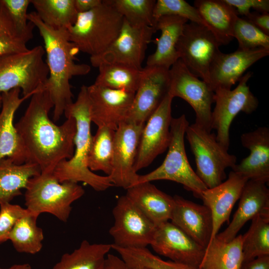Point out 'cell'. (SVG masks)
I'll return each instance as SVG.
<instances>
[{
    "label": "cell",
    "mask_w": 269,
    "mask_h": 269,
    "mask_svg": "<svg viewBox=\"0 0 269 269\" xmlns=\"http://www.w3.org/2000/svg\"><path fill=\"white\" fill-rule=\"evenodd\" d=\"M54 105L45 87L31 97L28 107L15 127L24 148L26 161L41 172H53L56 165L74 153L76 124L72 117L60 126L48 117Z\"/></svg>",
    "instance_id": "obj_1"
},
{
    "label": "cell",
    "mask_w": 269,
    "mask_h": 269,
    "mask_svg": "<svg viewBox=\"0 0 269 269\" xmlns=\"http://www.w3.org/2000/svg\"><path fill=\"white\" fill-rule=\"evenodd\" d=\"M27 18L38 28L44 41L46 63L49 71L44 87L54 105L53 120L57 121L66 107L73 102L70 84L71 79L87 74L91 67L86 64H77L75 62V56L79 50L69 39L67 29H56L47 25L35 11L28 13Z\"/></svg>",
    "instance_id": "obj_2"
},
{
    "label": "cell",
    "mask_w": 269,
    "mask_h": 269,
    "mask_svg": "<svg viewBox=\"0 0 269 269\" xmlns=\"http://www.w3.org/2000/svg\"><path fill=\"white\" fill-rule=\"evenodd\" d=\"M65 117H73L76 124L73 157L59 162L53 174L59 182H83L97 191H103L114 186L108 176L95 174L87 165V158L92 137L91 133L90 104L87 86L82 85L77 98L65 109Z\"/></svg>",
    "instance_id": "obj_3"
},
{
    "label": "cell",
    "mask_w": 269,
    "mask_h": 269,
    "mask_svg": "<svg viewBox=\"0 0 269 269\" xmlns=\"http://www.w3.org/2000/svg\"><path fill=\"white\" fill-rule=\"evenodd\" d=\"M124 17L111 0L92 10L78 13L75 23L67 29L69 39L79 51L97 56L103 53L118 36Z\"/></svg>",
    "instance_id": "obj_4"
},
{
    "label": "cell",
    "mask_w": 269,
    "mask_h": 269,
    "mask_svg": "<svg viewBox=\"0 0 269 269\" xmlns=\"http://www.w3.org/2000/svg\"><path fill=\"white\" fill-rule=\"evenodd\" d=\"M24 194L26 209L37 215L47 213L66 222L71 204L85 193L82 186L71 181L59 182L53 172H41L28 181Z\"/></svg>",
    "instance_id": "obj_5"
},
{
    "label": "cell",
    "mask_w": 269,
    "mask_h": 269,
    "mask_svg": "<svg viewBox=\"0 0 269 269\" xmlns=\"http://www.w3.org/2000/svg\"><path fill=\"white\" fill-rule=\"evenodd\" d=\"M189 125L184 114L172 118L171 139L164 160L151 172L138 175L135 184L158 180H170L182 184L186 189L192 191L195 196L201 198L202 192L207 187L191 167L186 153L184 136Z\"/></svg>",
    "instance_id": "obj_6"
},
{
    "label": "cell",
    "mask_w": 269,
    "mask_h": 269,
    "mask_svg": "<svg viewBox=\"0 0 269 269\" xmlns=\"http://www.w3.org/2000/svg\"><path fill=\"white\" fill-rule=\"evenodd\" d=\"M45 54L44 48L38 45L0 58V94L19 88L23 96H32L44 88L49 74Z\"/></svg>",
    "instance_id": "obj_7"
},
{
    "label": "cell",
    "mask_w": 269,
    "mask_h": 269,
    "mask_svg": "<svg viewBox=\"0 0 269 269\" xmlns=\"http://www.w3.org/2000/svg\"><path fill=\"white\" fill-rule=\"evenodd\" d=\"M185 134L194 155L197 176L207 188L219 185L226 177L225 170L237 164L236 156L217 140L215 134L195 123L188 126Z\"/></svg>",
    "instance_id": "obj_8"
},
{
    "label": "cell",
    "mask_w": 269,
    "mask_h": 269,
    "mask_svg": "<svg viewBox=\"0 0 269 269\" xmlns=\"http://www.w3.org/2000/svg\"><path fill=\"white\" fill-rule=\"evenodd\" d=\"M251 71L244 75L233 90L217 89L214 91L215 107L212 111L211 128L216 130L217 140L228 150L229 131L235 117L241 112L250 114L259 105L258 99L251 91L248 82L252 77Z\"/></svg>",
    "instance_id": "obj_9"
},
{
    "label": "cell",
    "mask_w": 269,
    "mask_h": 269,
    "mask_svg": "<svg viewBox=\"0 0 269 269\" xmlns=\"http://www.w3.org/2000/svg\"><path fill=\"white\" fill-rule=\"evenodd\" d=\"M220 43L206 26L185 24L176 46L179 59L195 76L208 84L212 63L220 52Z\"/></svg>",
    "instance_id": "obj_10"
},
{
    "label": "cell",
    "mask_w": 269,
    "mask_h": 269,
    "mask_svg": "<svg viewBox=\"0 0 269 269\" xmlns=\"http://www.w3.org/2000/svg\"><path fill=\"white\" fill-rule=\"evenodd\" d=\"M168 93L186 101L195 113V124L211 132V107L214 92L209 84L193 75L179 59L169 69Z\"/></svg>",
    "instance_id": "obj_11"
},
{
    "label": "cell",
    "mask_w": 269,
    "mask_h": 269,
    "mask_svg": "<svg viewBox=\"0 0 269 269\" xmlns=\"http://www.w3.org/2000/svg\"><path fill=\"white\" fill-rule=\"evenodd\" d=\"M113 215L114 223L109 230L112 245L123 248H147L151 245L156 226L126 195L118 199Z\"/></svg>",
    "instance_id": "obj_12"
},
{
    "label": "cell",
    "mask_w": 269,
    "mask_h": 269,
    "mask_svg": "<svg viewBox=\"0 0 269 269\" xmlns=\"http://www.w3.org/2000/svg\"><path fill=\"white\" fill-rule=\"evenodd\" d=\"M154 27L134 26L124 18L117 38L102 53L90 58L91 65L120 64L141 69L148 45L156 31Z\"/></svg>",
    "instance_id": "obj_13"
},
{
    "label": "cell",
    "mask_w": 269,
    "mask_h": 269,
    "mask_svg": "<svg viewBox=\"0 0 269 269\" xmlns=\"http://www.w3.org/2000/svg\"><path fill=\"white\" fill-rule=\"evenodd\" d=\"M173 99L168 93L143 127L134 165L136 173L147 167L168 147Z\"/></svg>",
    "instance_id": "obj_14"
},
{
    "label": "cell",
    "mask_w": 269,
    "mask_h": 269,
    "mask_svg": "<svg viewBox=\"0 0 269 269\" xmlns=\"http://www.w3.org/2000/svg\"><path fill=\"white\" fill-rule=\"evenodd\" d=\"M144 125L124 121L115 131L112 169L108 176L114 186L127 189L135 184L138 174L134 165Z\"/></svg>",
    "instance_id": "obj_15"
},
{
    "label": "cell",
    "mask_w": 269,
    "mask_h": 269,
    "mask_svg": "<svg viewBox=\"0 0 269 269\" xmlns=\"http://www.w3.org/2000/svg\"><path fill=\"white\" fill-rule=\"evenodd\" d=\"M169 69L146 66L125 121L145 124L168 92Z\"/></svg>",
    "instance_id": "obj_16"
},
{
    "label": "cell",
    "mask_w": 269,
    "mask_h": 269,
    "mask_svg": "<svg viewBox=\"0 0 269 269\" xmlns=\"http://www.w3.org/2000/svg\"><path fill=\"white\" fill-rule=\"evenodd\" d=\"M92 122L98 127L116 131L125 121L132 107L134 93L96 85L87 86Z\"/></svg>",
    "instance_id": "obj_17"
},
{
    "label": "cell",
    "mask_w": 269,
    "mask_h": 269,
    "mask_svg": "<svg viewBox=\"0 0 269 269\" xmlns=\"http://www.w3.org/2000/svg\"><path fill=\"white\" fill-rule=\"evenodd\" d=\"M158 254L199 269L205 248L169 221L156 227L150 245Z\"/></svg>",
    "instance_id": "obj_18"
},
{
    "label": "cell",
    "mask_w": 269,
    "mask_h": 269,
    "mask_svg": "<svg viewBox=\"0 0 269 269\" xmlns=\"http://www.w3.org/2000/svg\"><path fill=\"white\" fill-rule=\"evenodd\" d=\"M269 50L258 48L230 53L221 51L211 64L208 84L214 92L217 89H231L245 72L258 60L269 55Z\"/></svg>",
    "instance_id": "obj_19"
},
{
    "label": "cell",
    "mask_w": 269,
    "mask_h": 269,
    "mask_svg": "<svg viewBox=\"0 0 269 269\" xmlns=\"http://www.w3.org/2000/svg\"><path fill=\"white\" fill-rule=\"evenodd\" d=\"M248 180L232 170L225 181L202 192L200 199L203 205L210 209L212 218V232L209 243L217 235L222 225L229 221L233 208Z\"/></svg>",
    "instance_id": "obj_20"
},
{
    "label": "cell",
    "mask_w": 269,
    "mask_h": 269,
    "mask_svg": "<svg viewBox=\"0 0 269 269\" xmlns=\"http://www.w3.org/2000/svg\"><path fill=\"white\" fill-rule=\"evenodd\" d=\"M21 90L15 88L1 94V111L0 113V161L8 158L16 164L26 161V155L22 141L13 124L14 116L20 105L31 96L20 97Z\"/></svg>",
    "instance_id": "obj_21"
},
{
    "label": "cell",
    "mask_w": 269,
    "mask_h": 269,
    "mask_svg": "<svg viewBox=\"0 0 269 269\" xmlns=\"http://www.w3.org/2000/svg\"><path fill=\"white\" fill-rule=\"evenodd\" d=\"M241 141L250 154L236 164L232 171L247 178L267 183L269 181V129L262 126L243 134Z\"/></svg>",
    "instance_id": "obj_22"
},
{
    "label": "cell",
    "mask_w": 269,
    "mask_h": 269,
    "mask_svg": "<svg viewBox=\"0 0 269 269\" xmlns=\"http://www.w3.org/2000/svg\"><path fill=\"white\" fill-rule=\"evenodd\" d=\"M239 199L232 221L224 231L215 236L222 241L233 240L245 223L255 217L269 215V189L266 183L248 180Z\"/></svg>",
    "instance_id": "obj_23"
},
{
    "label": "cell",
    "mask_w": 269,
    "mask_h": 269,
    "mask_svg": "<svg viewBox=\"0 0 269 269\" xmlns=\"http://www.w3.org/2000/svg\"><path fill=\"white\" fill-rule=\"evenodd\" d=\"M171 222L197 244L206 248L212 232V218L210 209L175 195Z\"/></svg>",
    "instance_id": "obj_24"
},
{
    "label": "cell",
    "mask_w": 269,
    "mask_h": 269,
    "mask_svg": "<svg viewBox=\"0 0 269 269\" xmlns=\"http://www.w3.org/2000/svg\"><path fill=\"white\" fill-rule=\"evenodd\" d=\"M126 190V195L156 227L170 220L173 197L150 182L138 183Z\"/></svg>",
    "instance_id": "obj_25"
},
{
    "label": "cell",
    "mask_w": 269,
    "mask_h": 269,
    "mask_svg": "<svg viewBox=\"0 0 269 269\" xmlns=\"http://www.w3.org/2000/svg\"><path fill=\"white\" fill-rule=\"evenodd\" d=\"M188 21L173 15L163 16L157 19L155 28L161 31V35L155 41V51L148 56L146 66L169 69L179 59L176 46Z\"/></svg>",
    "instance_id": "obj_26"
},
{
    "label": "cell",
    "mask_w": 269,
    "mask_h": 269,
    "mask_svg": "<svg viewBox=\"0 0 269 269\" xmlns=\"http://www.w3.org/2000/svg\"><path fill=\"white\" fill-rule=\"evenodd\" d=\"M194 6L221 45L233 40L234 26L238 17L233 6L224 0H196Z\"/></svg>",
    "instance_id": "obj_27"
},
{
    "label": "cell",
    "mask_w": 269,
    "mask_h": 269,
    "mask_svg": "<svg viewBox=\"0 0 269 269\" xmlns=\"http://www.w3.org/2000/svg\"><path fill=\"white\" fill-rule=\"evenodd\" d=\"M242 235L228 242L215 237L205 248L199 269H242L244 264Z\"/></svg>",
    "instance_id": "obj_28"
},
{
    "label": "cell",
    "mask_w": 269,
    "mask_h": 269,
    "mask_svg": "<svg viewBox=\"0 0 269 269\" xmlns=\"http://www.w3.org/2000/svg\"><path fill=\"white\" fill-rule=\"evenodd\" d=\"M41 173L36 165L24 163L16 164L8 158L0 161V204L10 202L21 194L28 180Z\"/></svg>",
    "instance_id": "obj_29"
},
{
    "label": "cell",
    "mask_w": 269,
    "mask_h": 269,
    "mask_svg": "<svg viewBox=\"0 0 269 269\" xmlns=\"http://www.w3.org/2000/svg\"><path fill=\"white\" fill-rule=\"evenodd\" d=\"M112 249L111 244L83 241L71 253H65L52 269H100Z\"/></svg>",
    "instance_id": "obj_30"
},
{
    "label": "cell",
    "mask_w": 269,
    "mask_h": 269,
    "mask_svg": "<svg viewBox=\"0 0 269 269\" xmlns=\"http://www.w3.org/2000/svg\"><path fill=\"white\" fill-rule=\"evenodd\" d=\"M98 68L99 74L94 84L132 93H135L139 85L143 68L120 64H102Z\"/></svg>",
    "instance_id": "obj_31"
},
{
    "label": "cell",
    "mask_w": 269,
    "mask_h": 269,
    "mask_svg": "<svg viewBox=\"0 0 269 269\" xmlns=\"http://www.w3.org/2000/svg\"><path fill=\"white\" fill-rule=\"evenodd\" d=\"M31 3L43 22L56 29L67 30L78 16L75 0H31Z\"/></svg>",
    "instance_id": "obj_32"
},
{
    "label": "cell",
    "mask_w": 269,
    "mask_h": 269,
    "mask_svg": "<svg viewBox=\"0 0 269 269\" xmlns=\"http://www.w3.org/2000/svg\"><path fill=\"white\" fill-rule=\"evenodd\" d=\"M39 216L29 212L21 217L12 229L9 239L19 253L35 254L42 248V229L37 225Z\"/></svg>",
    "instance_id": "obj_33"
},
{
    "label": "cell",
    "mask_w": 269,
    "mask_h": 269,
    "mask_svg": "<svg viewBox=\"0 0 269 269\" xmlns=\"http://www.w3.org/2000/svg\"><path fill=\"white\" fill-rule=\"evenodd\" d=\"M115 131L106 127H99L92 136L87 158V165L93 171H102L107 176L112 169Z\"/></svg>",
    "instance_id": "obj_34"
},
{
    "label": "cell",
    "mask_w": 269,
    "mask_h": 269,
    "mask_svg": "<svg viewBox=\"0 0 269 269\" xmlns=\"http://www.w3.org/2000/svg\"><path fill=\"white\" fill-rule=\"evenodd\" d=\"M244 263L269 255V215H258L252 220L248 231L242 235Z\"/></svg>",
    "instance_id": "obj_35"
},
{
    "label": "cell",
    "mask_w": 269,
    "mask_h": 269,
    "mask_svg": "<svg viewBox=\"0 0 269 269\" xmlns=\"http://www.w3.org/2000/svg\"><path fill=\"white\" fill-rule=\"evenodd\" d=\"M116 10L130 24L134 26L154 27V0H111Z\"/></svg>",
    "instance_id": "obj_36"
},
{
    "label": "cell",
    "mask_w": 269,
    "mask_h": 269,
    "mask_svg": "<svg viewBox=\"0 0 269 269\" xmlns=\"http://www.w3.org/2000/svg\"><path fill=\"white\" fill-rule=\"evenodd\" d=\"M116 251L129 267L138 265L150 269H198L188 265L163 260L147 248L117 247Z\"/></svg>",
    "instance_id": "obj_37"
},
{
    "label": "cell",
    "mask_w": 269,
    "mask_h": 269,
    "mask_svg": "<svg viewBox=\"0 0 269 269\" xmlns=\"http://www.w3.org/2000/svg\"><path fill=\"white\" fill-rule=\"evenodd\" d=\"M233 37L238 41L239 49L263 48L269 50V35L244 17H237L234 26Z\"/></svg>",
    "instance_id": "obj_38"
},
{
    "label": "cell",
    "mask_w": 269,
    "mask_h": 269,
    "mask_svg": "<svg viewBox=\"0 0 269 269\" xmlns=\"http://www.w3.org/2000/svg\"><path fill=\"white\" fill-rule=\"evenodd\" d=\"M168 15L179 16L208 28L197 9L184 0L156 1L153 9V18L155 24L160 17Z\"/></svg>",
    "instance_id": "obj_39"
},
{
    "label": "cell",
    "mask_w": 269,
    "mask_h": 269,
    "mask_svg": "<svg viewBox=\"0 0 269 269\" xmlns=\"http://www.w3.org/2000/svg\"><path fill=\"white\" fill-rule=\"evenodd\" d=\"M12 21L16 35L28 40L32 38L34 25L27 18V8L31 0H0Z\"/></svg>",
    "instance_id": "obj_40"
},
{
    "label": "cell",
    "mask_w": 269,
    "mask_h": 269,
    "mask_svg": "<svg viewBox=\"0 0 269 269\" xmlns=\"http://www.w3.org/2000/svg\"><path fill=\"white\" fill-rule=\"evenodd\" d=\"M29 211L16 204H0V244L7 241L17 221Z\"/></svg>",
    "instance_id": "obj_41"
},
{
    "label": "cell",
    "mask_w": 269,
    "mask_h": 269,
    "mask_svg": "<svg viewBox=\"0 0 269 269\" xmlns=\"http://www.w3.org/2000/svg\"><path fill=\"white\" fill-rule=\"evenodd\" d=\"M27 39L17 35L0 36V59L13 54L25 52Z\"/></svg>",
    "instance_id": "obj_42"
},
{
    "label": "cell",
    "mask_w": 269,
    "mask_h": 269,
    "mask_svg": "<svg viewBox=\"0 0 269 269\" xmlns=\"http://www.w3.org/2000/svg\"><path fill=\"white\" fill-rule=\"evenodd\" d=\"M224 1L233 6L238 14L243 15L244 17L250 14L251 8L261 13L269 11V0H224Z\"/></svg>",
    "instance_id": "obj_43"
},
{
    "label": "cell",
    "mask_w": 269,
    "mask_h": 269,
    "mask_svg": "<svg viewBox=\"0 0 269 269\" xmlns=\"http://www.w3.org/2000/svg\"><path fill=\"white\" fill-rule=\"evenodd\" d=\"M3 35L16 34L11 18L0 0V36Z\"/></svg>",
    "instance_id": "obj_44"
},
{
    "label": "cell",
    "mask_w": 269,
    "mask_h": 269,
    "mask_svg": "<svg viewBox=\"0 0 269 269\" xmlns=\"http://www.w3.org/2000/svg\"><path fill=\"white\" fill-rule=\"evenodd\" d=\"M252 22L265 33L269 35V13L253 12L247 17H244Z\"/></svg>",
    "instance_id": "obj_45"
},
{
    "label": "cell",
    "mask_w": 269,
    "mask_h": 269,
    "mask_svg": "<svg viewBox=\"0 0 269 269\" xmlns=\"http://www.w3.org/2000/svg\"><path fill=\"white\" fill-rule=\"evenodd\" d=\"M100 269H132L121 258L108 254Z\"/></svg>",
    "instance_id": "obj_46"
},
{
    "label": "cell",
    "mask_w": 269,
    "mask_h": 269,
    "mask_svg": "<svg viewBox=\"0 0 269 269\" xmlns=\"http://www.w3.org/2000/svg\"><path fill=\"white\" fill-rule=\"evenodd\" d=\"M242 269H269V255L259 257L244 263Z\"/></svg>",
    "instance_id": "obj_47"
},
{
    "label": "cell",
    "mask_w": 269,
    "mask_h": 269,
    "mask_svg": "<svg viewBox=\"0 0 269 269\" xmlns=\"http://www.w3.org/2000/svg\"><path fill=\"white\" fill-rule=\"evenodd\" d=\"M102 0H75V5L78 13L89 11L100 5Z\"/></svg>",
    "instance_id": "obj_48"
},
{
    "label": "cell",
    "mask_w": 269,
    "mask_h": 269,
    "mask_svg": "<svg viewBox=\"0 0 269 269\" xmlns=\"http://www.w3.org/2000/svg\"><path fill=\"white\" fill-rule=\"evenodd\" d=\"M32 269L30 265L28 264H16L12 266L7 269Z\"/></svg>",
    "instance_id": "obj_49"
},
{
    "label": "cell",
    "mask_w": 269,
    "mask_h": 269,
    "mask_svg": "<svg viewBox=\"0 0 269 269\" xmlns=\"http://www.w3.org/2000/svg\"><path fill=\"white\" fill-rule=\"evenodd\" d=\"M129 267L130 268H131L132 269H150L148 268H146V267H143V266H138V265L133 266H131V267Z\"/></svg>",
    "instance_id": "obj_50"
},
{
    "label": "cell",
    "mask_w": 269,
    "mask_h": 269,
    "mask_svg": "<svg viewBox=\"0 0 269 269\" xmlns=\"http://www.w3.org/2000/svg\"><path fill=\"white\" fill-rule=\"evenodd\" d=\"M1 107V94H0V108Z\"/></svg>",
    "instance_id": "obj_51"
}]
</instances>
